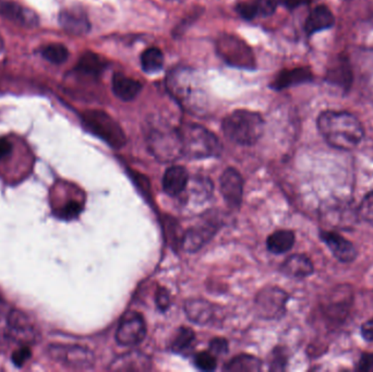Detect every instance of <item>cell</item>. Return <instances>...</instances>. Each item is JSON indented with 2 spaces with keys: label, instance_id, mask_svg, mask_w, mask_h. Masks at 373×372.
I'll return each instance as SVG.
<instances>
[{
  "label": "cell",
  "instance_id": "1",
  "mask_svg": "<svg viewBox=\"0 0 373 372\" xmlns=\"http://www.w3.org/2000/svg\"><path fill=\"white\" fill-rule=\"evenodd\" d=\"M319 133L325 141L337 150L350 151L359 145L364 135V127L357 117L342 110H325L317 121Z\"/></svg>",
  "mask_w": 373,
  "mask_h": 372
},
{
  "label": "cell",
  "instance_id": "2",
  "mask_svg": "<svg viewBox=\"0 0 373 372\" xmlns=\"http://www.w3.org/2000/svg\"><path fill=\"white\" fill-rule=\"evenodd\" d=\"M223 131L228 140L239 145H253L262 137L265 121L261 115L240 110L228 115L223 121Z\"/></svg>",
  "mask_w": 373,
  "mask_h": 372
},
{
  "label": "cell",
  "instance_id": "3",
  "mask_svg": "<svg viewBox=\"0 0 373 372\" xmlns=\"http://www.w3.org/2000/svg\"><path fill=\"white\" fill-rule=\"evenodd\" d=\"M183 156L193 160L216 157L222 152V145L215 135L204 127L188 123L178 129Z\"/></svg>",
  "mask_w": 373,
  "mask_h": 372
},
{
  "label": "cell",
  "instance_id": "4",
  "mask_svg": "<svg viewBox=\"0 0 373 372\" xmlns=\"http://www.w3.org/2000/svg\"><path fill=\"white\" fill-rule=\"evenodd\" d=\"M81 118L86 130L108 143L111 147L119 149L125 145V133L111 115L103 110H86Z\"/></svg>",
  "mask_w": 373,
  "mask_h": 372
},
{
  "label": "cell",
  "instance_id": "5",
  "mask_svg": "<svg viewBox=\"0 0 373 372\" xmlns=\"http://www.w3.org/2000/svg\"><path fill=\"white\" fill-rule=\"evenodd\" d=\"M216 51L223 61L233 67L255 69V58L249 45L238 36L223 34L216 42Z\"/></svg>",
  "mask_w": 373,
  "mask_h": 372
},
{
  "label": "cell",
  "instance_id": "6",
  "mask_svg": "<svg viewBox=\"0 0 373 372\" xmlns=\"http://www.w3.org/2000/svg\"><path fill=\"white\" fill-rule=\"evenodd\" d=\"M152 153L162 162H172L183 156L178 130L155 129L148 137Z\"/></svg>",
  "mask_w": 373,
  "mask_h": 372
},
{
  "label": "cell",
  "instance_id": "7",
  "mask_svg": "<svg viewBox=\"0 0 373 372\" xmlns=\"http://www.w3.org/2000/svg\"><path fill=\"white\" fill-rule=\"evenodd\" d=\"M48 353L53 361L73 369H90L96 361L92 351L79 345H49Z\"/></svg>",
  "mask_w": 373,
  "mask_h": 372
},
{
  "label": "cell",
  "instance_id": "8",
  "mask_svg": "<svg viewBox=\"0 0 373 372\" xmlns=\"http://www.w3.org/2000/svg\"><path fill=\"white\" fill-rule=\"evenodd\" d=\"M288 295L283 289L269 286L257 293L255 297V308L261 318L276 320L285 314Z\"/></svg>",
  "mask_w": 373,
  "mask_h": 372
},
{
  "label": "cell",
  "instance_id": "9",
  "mask_svg": "<svg viewBox=\"0 0 373 372\" xmlns=\"http://www.w3.org/2000/svg\"><path fill=\"white\" fill-rule=\"evenodd\" d=\"M6 329L9 340L28 345L36 342L39 332L32 320L20 310H11L6 320Z\"/></svg>",
  "mask_w": 373,
  "mask_h": 372
},
{
  "label": "cell",
  "instance_id": "10",
  "mask_svg": "<svg viewBox=\"0 0 373 372\" xmlns=\"http://www.w3.org/2000/svg\"><path fill=\"white\" fill-rule=\"evenodd\" d=\"M146 324L143 316L137 312H130L121 320L116 332V341L123 346H135L144 340Z\"/></svg>",
  "mask_w": 373,
  "mask_h": 372
},
{
  "label": "cell",
  "instance_id": "11",
  "mask_svg": "<svg viewBox=\"0 0 373 372\" xmlns=\"http://www.w3.org/2000/svg\"><path fill=\"white\" fill-rule=\"evenodd\" d=\"M220 192L226 203L233 209H238L244 195V180L235 168H228L220 176Z\"/></svg>",
  "mask_w": 373,
  "mask_h": 372
},
{
  "label": "cell",
  "instance_id": "12",
  "mask_svg": "<svg viewBox=\"0 0 373 372\" xmlns=\"http://www.w3.org/2000/svg\"><path fill=\"white\" fill-rule=\"evenodd\" d=\"M321 239L331 250L332 254L341 262L348 263L355 260L357 250L349 240L344 238L339 234L323 230L320 233Z\"/></svg>",
  "mask_w": 373,
  "mask_h": 372
},
{
  "label": "cell",
  "instance_id": "13",
  "mask_svg": "<svg viewBox=\"0 0 373 372\" xmlns=\"http://www.w3.org/2000/svg\"><path fill=\"white\" fill-rule=\"evenodd\" d=\"M218 230V225L213 222H207L200 226H195L187 230L183 235L181 244L183 249L188 252H199L204 244L212 239Z\"/></svg>",
  "mask_w": 373,
  "mask_h": 372
},
{
  "label": "cell",
  "instance_id": "14",
  "mask_svg": "<svg viewBox=\"0 0 373 372\" xmlns=\"http://www.w3.org/2000/svg\"><path fill=\"white\" fill-rule=\"evenodd\" d=\"M59 24L61 28L76 36L86 35L90 31L91 24L86 11L81 8L72 7L63 9L59 14Z\"/></svg>",
  "mask_w": 373,
  "mask_h": 372
},
{
  "label": "cell",
  "instance_id": "15",
  "mask_svg": "<svg viewBox=\"0 0 373 372\" xmlns=\"http://www.w3.org/2000/svg\"><path fill=\"white\" fill-rule=\"evenodd\" d=\"M0 16L24 28H35L39 24V16L34 11L14 1H0Z\"/></svg>",
  "mask_w": 373,
  "mask_h": 372
},
{
  "label": "cell",
  "instance_id": "16",
  "mask_svg": "<svg viewBox=\"0 0 373 372\" xmlns=\"http://www.w3.org/2000/svg\"><path fill=\"white\" fill-rule=\"evenodd\" d=\"M327 81L339 86L345 91L349 90L352 82V71L349 61L345 56L339 55L335 61H332L327 69Z\"/></svg>",
  "mask_w": 373,
  "mask_h": 372
},
{
  "label": "cell",
  "instance_id": "17",
  "mask_svg": "<svg viewBox=\"0 0 373 372\" xmlns=\"http://www.w3.org/2000/svg\"><path fill=\"white\" fill-rule=\"evenodd\" d=\"M188 172L183 166H172L163 177V189L170 197H177L188 186Z\"/></svg>",
  "mask_w": 373,
  "mask_h": 372
},
{
  "label": "cell",
  "instance_id": "18",
  "mask_svg": "<svg viewBox=\"0 0 373 372\" xmlns=\"http://www.w3.org/2000/svg\"><path fill=\"white\" fill-rule=\"evenodd\" d=\"M151 359L139 351L123 353L111 363L109 369L115 371H144L151 369Z\"/></svg>",
  "mask_w": 373,
  "mask_h": 372
},
{
  "label": "cell",
  "instance_id": "19",
  "mask_svg": "<svg viewBox=\"0 0 373 372\" xmlns=\"http://www.w3.org/2000/svg\"><path fill=\"white\" fill-rule=\"evenodd\" d=\"M335 24L333 12L325 5L318 6L311 11L305 24L307 34L312 35L320 31L331 29Z\"/></svg>",
  "mask_w": 373,
  "mask_h": 372
},
{
  "label": "cell",
  "instance_id": "20",
  "mask_svg": "<svg viewBox=\"0 0 373 372\" xmlns=\"http://www.w3.org/2000/svg\"><path fill=\"white\" fill-rule=\"evenodd\" d=\"M313 264L310 259L305 254H292L288 257L283 264L281 271L284 274L296 279H304L313 273Z\"/></svg>",
  "mask_w": 373,
  "mask_h": 372
},
{
  "label": "cell",
  "instance_id": "21",
  "mask_svg": "<svg viewBox=\"0 0 373 372\" xmlns=\"http://www.w3.org/2000/svg\"><path fill=\"white\" fill-rule=\"evenodd\" d=\"M313 76L308 68H295L292 70H284L273 82V88L276 90L290 88V86H300L312 81Z\"/></svg>",
  "mask_w": 373,
  "mask_h": 372
},
{
  "label": "cell",
  "instance_id": "22",
  "mask_svg": "<svg viewBox=\"0 0 373 372\" xmlns=\"http://www.w3.org/2000/svg\"><path fill=\"white\" fill-rule=\"evenodd\" d=\"M142 90V84L123 73H116L113 78V91L121 100L129 102L135 100Z\"/></svg>",
  "mask_w": 373,
  "mask_h": 372
},
{
  "label": "cell",
  "instance_id": "23",
  "mask_svg": "<svg viewBox=\"0 0 373 372\" xmlns=\"http://www.w3.org/2000/svg\"><path fill=\"white\" fill-rule=\"evenodd\" d=\"M185 311L190 321L200 326L211 322L214 316L213 306L203 299H190L185 301Z\"/></svg>",
  "mask_w": 373,
  "mask_h": 372
},
{
  "label": "cell",
  "instance_id": "24",
  "mask_svg": "<svg viewBox=\"0 0 373 372\" xmlns=\"http://www.w3.org/2000/svg\"><path fill=\"white\" fill-rule=\"evenodd\" d=\"M295 244V234L292 230H277L272 234L267 240V247L269 252L273 254H281L290 252Z\"/></svg>",
  "mask_w": 373,
  "mask_h": 372
},
{
  "label": "cell",
  "instance_id": "25",
  "mask_svg": "<svg viewBox=\"0 0 373 372\" xmlns=\"http://www.w3.org/2000/svg\"><path fill=\"white\" fill-rule=\"evenodd\" d=\"M262 368V363L257 357L251 355H239L226 363L224 370L233 372H255Z\"/></svg>",
  "mask_w": 373,
  "mask_h": 372
},
{
  "label": "cell",
  "instance_id": "26",
  "mask_svg": "<svg viewBox=\"0 0 373 372\" xmlns=\"http://www.w3.org/2000/svg\"><path fill=\"white\" fill-rule=\"evenodd\" d=\"M105 68V63L102 61L98 55L94 54V53H84L81 57H80L79 61H78L77 71L79 73H84V75L92 76V77H98Z\"/></svg>",
  "mask_w": 373,
  "mask_h": 372
},
{
  "label": "cell",
  "instance_id": "27",
  "mask_svg": "<svg viewBox=\"0 0 373 372\" xmlns=\"http://www.w3.org/2000/svg\"><path fill=\"white\" fill-rule=\"evenodd\" d=\"M141 65L145 73H158L164 65V55H163L162 51L156 47H151V48L144 51L142 53Z\"/></svg>",
  "mask_w": 373,
  "mask_h": 372
},
{
  "label": "cell",
  "instance_id": "28",
  "mask_svg": "<svg viewBox=\"0 0 373 372\" xmlns=\"http://www.w3.org/2000/svg\"><path fill=\"white\" fill-rule=\"evenodd\" d=\"M41 54L49 63H56V65L65 63L69 57V51L63 44L46 45L43 47Z\"/></svg>",
  "mask_w": 373,
  "mask_h": 372
},
{
  "label": "cell",
  "instance_id": "29",
  "mask_svg": "<svg viewBox=\"0 0 373 372\" xmlns=\"http://www.w3.org/2000/svg\"><path fill=\"white\" fill-rule=\"evenodd\" d=\"M195 335L191 329L180 328L172 343V351L175 353H183L187 351L195 342Z\"/></svg>",
  "mask_w": 373,
  "mask_h": 372
},
{
  "label": "cell",
  "instance_id": "30",
  "mask_svg": "<svg viewBox=\"0 0 373 372\" xmlns=\"http://www.w3.org/2000/svg\"><path fill=\"white\" fill-rule=\"evenodd\" d=\"M195 365L202 371H213L218 367V361L211 351H201L195 356Z\"/></svg>",
  "mask_w": 373,
  "mask_h": 372
},
{
  "label": "cell",
  "instance_id": "31",
  "mask_svg": "<svg viewBox=\"0 0 373 372\" xmlns=\"http://www.w3.org/2000/svg\"><path fill=\"white\" fill-rule=\"evenodd\" d=\"M357 215L360 219L373 225V191L367 193L358 207Z\"/></svg>",
  "mask_w": 373,
  "mask_h": 372
},
{
  "label": "cell",
  "instance_id": "32",
  "mask_svg": "<svg viewBox=\"0 0 373 372\" xmlns=\"http://www.w3.org/2000/svg\"><path fill=\"white\" fill-rule=\"evenodd\" d=\"M81 211V203L72 200L63 205V209L59 212V215H61L63 219H71L77 217V215H79Z\"/></svg>",
  "mask_w": 373,
  "mask_h": 372
},
{
  "label": "cell",
  "instance_id": "33",
  "mask_svg": "<svg viewBox=\"0 0 373 372\" xmlns=\"http://www.w3.org/2000/svg\"><path fill=\"white\" fill-rule=\"evenodd\" d=\"M30 357V348H29V347H26V345H24V346L21 347V348L14 351V355H12V361H14V363L16 366V367H22V366H24V363L29 361Z\"/></svg>",
  "mask_w": 373,
  "mask_h": 372
},
{
  "label": "cell",
  "instance_id": "34",
  "mask_svg": "<svg viewBox=\"0 0 373 372\" xmlns=\"http://www.w3.org/2000/svg\"><path fill=\"white\" fill-rule=\"evenodd\" d=\"M156 305H158V309L162 310V311H165L170 307V294L163 287L158 289V293H156Z\"/></svg>",
  "mask_w": 373,
  "mask_h": 372
},
{
  "label": "cell",
  "instance_id": "35",
  "mask_svg": "<svg viewBox=\"0 0 373 372\" xmlns=\"http://www.w3.org/2000/svg\"><path fill=\"white\" fill-rule=\"evenodd\" d=\"M238 12L245 19L251 20L259 14L257 4H241L238 6Z\"/></svg>",
  "mask_w": 373,
  "mask_h": 372
},
{
  "label": "cell",
  "instance_id": "36",
  "mask_svg": "<svg viewBox=\"0 0 373 372\" xmlns=\"http://www.w3.org/2000/svg\"><path fill=\"white\" fill-rule=\"evenodd\" d=\"M257 12L262 16H269L275 11L276 0H257Z\"/></svg>",
  "mask_w": 373,
  "mask_h": 372
},
{
  "label": "cell",
  "instance_id": "37",
  "mask_svg": "<svg viewBox=\"0 0 373 372\" xmlns=\"http://www.w3.org/2000/svg\"><path fill=\"white\" fill-rule=\"evenodd\" d=\"M228 351V341L224 339H214L210 342V351L215 356L225 353Z\"/></svg>",
  "mask_w": 373,
  "mask_h": 372
},
{
  "label": "cell",
  "instance_id": "38",
  "mask_svg": "<svg viewBox=\"0 0 373 372\" xmlns=\"http://www.w3.org/2000/svg\"><path fill=\"white\" fill-rule=\"evenodd\" d=\"M358 371L373 372V353L362 355L357 366Z\"/></svg>",
  "mask_w": 373,
  "mask_h": 372
},
{
  "label": "cell",
  "instance_id": "39",
  "mask_svg": "<svg viewBox=\"0 0 373 372\" xmlns=\"http://www.w3.org/2000/svg\"><path fill=\"white\" fill-rule=\"evenodd\" d=\"M12 143L7 138H0V160H5L12 153Z\"/></svg>",
  "mask_w": 373,
  "mask_h": 372
},
{
  "label": "cell",
  "instance_id": "40",
  "mask_svg": "<svg viewBox=\"0 0 373 372\" xmlns=\"http://www.w3.org/2000/svg\"><path fill=\"white\" fill-rule=\"evenodd\" d=\"M362 335L364 340L373 342V319L364 322L362 326Z\"/></svg>",
  "mask_w": 373,
  "mask_h": 372
},
{
  "label": "cell",
  "instance_id": "41",
  "mask_svg": "<svg viewBox=\"0 0 373 372\" xmlns=\"http://www.w3.org/2000/svg\"><path fill=\"white\" fill-rule=\"evenodd\" d=\"M313 0H285L286 6L290 9L300 7V6L309 5Z\"/></svg>",
  "mask_w": 373,
  "mask_h": 372
},
{
  "label": "cell",
  "instance_id": "42",
  "mask_svg": "<svg viewBox=\"0 0 373 372\" xmlns=\"http://www.w3.org/2000/svg\"><path fill=\"white\" fill-rule=\"evenodd\" d=\"M8 340H9V338H8L6 324H3L0 322V347L3 346Z\"/></svg>",
  "mask_w": 373,
  "mask_h": 372
}]
</instances>
